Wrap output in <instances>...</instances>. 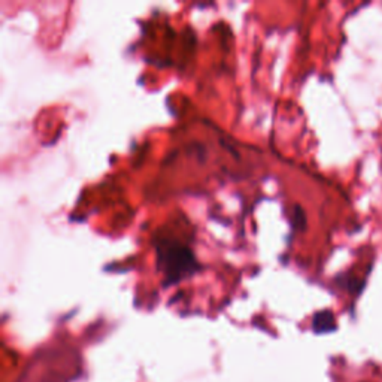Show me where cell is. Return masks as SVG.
Segmentation results:
<instances>
[{
	"instance_id": "1",
	"label": "cell",
	"mask_w": 382,
	"mask_h": 382,
	"mask_svg": "<svg viewBox=\"0 0 382 382\" xmlns=\"http://www.w3.org/2000/svg\"><path fill=\"white\" fill-rule=\"evenodd\" d=\"M157 269L163 274V285L178 284L202 269L194 251L175 239L156 240Z\"/></svg>"
},
{
	"instance_id": "2",
	"label": "cell",
	"mask_w": 382,
	"mask_h": 382,
	"mask_svg": "<svg viewBox=\"0 0 382 382\" xmlns=\"http://www.w3.org/2000/svg\"><path fill=\"white\" fill-rule=\"evenodd\" d=\"M313 330L315 333H330V331L336 330V321L335 315L331 310L324 309L317 313L313 318Z\"/></svg>"
},
{
	"instance_id": "3",
	"label": "cell",
	"mask_w": 382,
	"mask_h": 382,
	"mask_svg": "<svg viewBox=\"0 0 382 382\" xmlns=\"http://www.w3.org/2000/svg\"><path fill=\"white\" fill-rule=\"evenodd\" d=\"M293 226H294V229H300V230H304V229L306 227V217H305V213H304V209H301V206H299V205L294 206Z\"/></svg>"
}]
</instances>
